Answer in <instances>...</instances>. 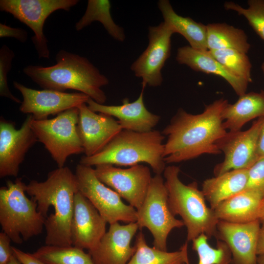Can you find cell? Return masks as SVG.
<instances>
[{
    "instance_id": "1",
    "label": "cell",
    "mask_w": 264,
    "mask_h": 264,
    "mask_svg": "<svg viewBox=\"0 0 264 264\" xmlns=\"http://www.w3.org/2000/svg\"><path fill=\"white\" fill-rule=\"evenodd\" d=\"M228 103L224 98L217 99L197 114L179 108L161 132L167 137L163 153L165 163L185 161L204 154H221L217 143L227 132L222 112Z\"/></svg>"
},
{
    "instance_id": "2",
    "label": "cell",
    "mask_w": 264,
    "mask_h": 264,
    "mask_svg": "<svg viewBox=\"0 0 264 264\" xmlns=\"http://www.w3.org/2000/svg\"><path fill=\"white\" fill-rule=\"evenodd\" d=\"M24 188L45 218V244L72 245L71 223L74 197L78 192L75 174L67 167H58L48 173L45 181L32 180Z\"/></svg>"
},
{
    "instance_id": "3",
    "label": "cell",
    "mask_w": 264,
    "mask_h": 264,
    "mask_svg": "<svg viewBox=\"0 0 264 264\" xmlns=\"http://www.w3.org/2000/svg\"><path fill=\"white\" fill-rule=\"evenodd\" d=\"M50 66L29 65L23 72L44 89L65 92L74 89L96 102L104 104L107 97L101 89L109 80L87 58L61 49Z\"/></svg>"
},
{
    "instance_id": "4",
    "label": "cell",
    "mask_w": 264,
    "mask_h": 264,
    "mask_svg": "<svg viewBox=\"0 0 264 264\" xmlns=\"http://www.w3.org/2000/svg\"><path fill=\"white\" fill-rule=\"evenodd\" d=\"M165 137L157 130L138 132L122 130L101 151L91 156L82 157L79 164L90 167L102 164L132 166L144 162L155 174L161 175L166 168Z\"/></svg>"
},
{
    "instance_id": "5",
    "label": "cell",
    "mask_w": 264,
    "mask_h": 264,
    "mask_svg": "<svg viewBox=\"0 0 264 264\" xmlns=\"http://www.w3.org/2000/svg\"><path fill=\"white\" fill-rule=\"evenodd\" d=\"M180 168L166 167L163 174L168 193V203L172 214L179 215L187 230V242L200 235L216 238L219 220L214 211L207 206L205 198L196 182L187 185L179 178Z\"/></svg>"
},
{
    "instance_id": "6",
    "label": "cell",
    "mask_w": 264,
    "mask_h": 264,
    "mask_svg": "<svg viewBox=\"0 0 264 264\" xmlns=\"http://www.w3.org/2000/svg\"><path fill=\"white\" fill-rule=\"evenodd\" d=\"M21 178L8 180L0 189V224L12 242L21 244L42 233L45 218L37 210V202L25 195Z\"/></svg>"
},
{
    "instance_id": "7",
    "label": "cell",
    "mask_w": 264,
    "mask_h": 264,
    "mask_svg": "<svg viewBox=\"0 0 264 264\" xmlns=\"http://www.w3.org/2000/svg\"><path fill=\"white\" fill-rule=\"evenodd\" d=\"M79 113V109L74 108L53 118L32 121L38 140L44 145L59 168L65 166L69 156L84 152L78 130Z\"/></svg>"
},
{
    "instance_id": "8",
    "label": "cell",
    "mask_w": 264,
    "mask_h": 264,
    "mask_svg": "<svg viewBox=\"0 0 264 264\" xmlns=\"http://www.w3.org/2000/svg\"><path fill=\"white\" fill-rule=\"evenodd\" d=\"M139 229L147 228L154 238V247L167 251V239L172 230L184 226L175 218L168 203V193L161 175L152 177L140 207L136 210Z\"/></svg>"
},
{
    "instance_id": "9",
    "label": "cell",
    "mask_w": 264,
    "mask_h": 264,
    "mask_svg": "<svg viewBox=\"0 0 264 264\" xmlns=\"http://www.w3.org/2000/svg\"><path fill=\"white\" fill-rule=\"evenodd\" d=\"M75 175L78 192L89 201L107 223L136 222V210L124 203L116 192L102 182L92 167L79 164Z\"/></svg>"
},
{
    "instance_id": "10",
    "label": "cell",
    "mask_w": 264,
    "mask_h": 264,
    "mask_svg": "<svg viewBox=\"0 0 264 264\" xmlns=\"http://www.w3.org/2000/svg\"><path fill=\"white\" fill-rule=\"evenodd\" d=\"M78 0H0V10L11 14L33 31L31 40L39 58L49 59L50 51L43 28L46 19L53 12L68 11Z\"/></svg>"
},
{
    "instance_id": "11",
    "label": "cell",
    "mask_w": 264,
    "mask_h": 264,
    "mask_svg": "<svg viewBox=\"0 0 264 264\" xmlns=\"http://www.w3.org/2000/svg\"><path fill=\"white\" fill-rule=\"evenodd\" d=\"M264 122V116L255 121L247 130L227 131L217 142L224 158L215 166V176L231 170L249 169L258 160V138Z\"/></svg>"
},
{
    "instance_id": "12",
    "label": "cell",
    "mask_w": 264,
    "mask_h": 264,
    "mask_svg": "<svg viewBox=\"0 0 264 264\" xmlns=\"http://www.w3.org/2000/svg\"><path fill=\"white\" fill-rule=\"evenodd\" d=\"M148 29V45L132 64L131 69L142 79V86L158 87L163 82L161 70L170 56L171 37L175 33L164 21Z\"/></svg>"
},
{
    "instance_id": "13",
    "label": "cell",
    "mask_w": 264,
    "mask_h": 264,
    "mask_svg": "<svg viewBox=\"0 0 264 264\" xmlns=\"http://www.w3.org/2000/svg\"><path fill=\"white\" fill-rule=\"evenodd\" d=\"M97 177L136 210L141 206L152 176L147 166L137 164L122 169L110 164L95 166Z\"/></svg>"
},
{
    "instance_id": "14",
    "label": "cell",
    "mask_w": 264,
    "mask_h": 264,
    "mask_svg": "<svg viewBox=\"0 0 264 264\" xmlns=\"http://www.w3.org/2000/svg\"><path fill=\"white\" fill-rule=\"evenodd\" d=\"M28 115L21 128L1 117L0 120V177L18 175L19 168L29 149L38 139L32 128L33 120Z\"/></svg>"
},
{
    "instance_id": "15",
    "label": "cell",
    "mask_w": 264,
    "mask_h": 264,
    "mask_svg": "<svg viewBox=\"0 0 264 264\" xmlns=\"http://www.w3.org/2000/svg\"><path fill=\"white\" fill-rule=\"evenodd\" d=\"M13 86L22 94L20 110L32 115L35 120L47 119L68 110L79 108L90 98L82 92L67 93L52 89L36 90L13 81Z\"/></svg>"
},
{
    "instance_id": "16",
    "label": "cell",
    "mask_w": 264,
    "mask_h": 264,
    "mask_svg": "<svg viewBox=\"0 0 264 264\" xmlns=\"http://www.w3.org/2000/svg\"><path fill=\"white\" fill-rule=\"evenodd\" d=\"M78 130L85 156L101 151L123 129L113 117L90 110L86 103L79 108Z\"/></svg>"
},
{
    "instance_id": "17",
    "label": "cell",
    "mask_w": 264,
    "mask_h": 264,
    "mask_svg": "<svg viewBox=\"0 0 264 264\" xmlns=\"http://www.w3.org/2000/svg\"><path fill=\"white\" fill-rule=\"evenodd\" d=\"M107 223L89 201L78 192L74 197L71 223L72 245L88 251L92 250L106 232Z\"/></svg>"
},
{
    "instance_id": "18",
    "label": "cell",
    "mask_w": 264,
    "mask_h": 264,
    "mask_svg": "<svg viewBox=\"0 0 264 264\" xmlns=\"http://www.w3.org/2000/svg\"><path fill=\"white\" fill-rule=\"evenodd\" d=\"M260 224L258 220L243 223L219 220L216 238L229 247L233 264H258L257 245Z\"/></svg>"
},
{
    "instance_id": "19",
    "label": "cell",
    "mask_w": 264,
    "mask_h": 264,
    "mask_svg": "<svg viewBox=\"0 0 264 264\" xmlns=\"http://www.w3.org/2000/svg\"><path fill=\"white\" fill-rule=\"evenodd\" d=\"M138 229L136 222L110 224L97 246L88 251L94 264H126L135 252L131 243Z\"/></svg>"
},
{
    "instance_id": "20",
    "label": "cell",
    "mask_w": 264,
    "mask_h": 264,
    "mask_svg": "<svg viewBox=\"0 0 264 264\" xmlns=\"http://www.w3.org/2000/svg\"><path fill=\"white\" fill-rule=\"evenodd\" d=\"M136 100L130 102L128 98L123 100L120 105H105L99 104L89 98L87 102L88 108L96 112L102 113L116 117L123 130L138 132L153 130L160 117L149 111L144 102V90Z\"/></svg>"
},
{
    "instance_id": "21",
    "label": "cell",
    "mask_w": 264,
    "mask_h": 264,
    "mask_svg": "<svg viewBox=\"0 0 264 264\" xmlns=\"http://www.w3.org/2000/svg\"><path fill=\"white\" fill-rule=\"evenodd\" d=\"M176 60L179 64L186 65L195 71L222 78L239 96L246 92L249 83L231 73L212 56L208 50L196 49L189 45L182 46L177 49Z\"/></svg>"
},
{
    "instance_id": "22",
    "label": "cell",
    "mask_w": 264,
    "mask_h": 264,
    "mask_svg": "<svg viewBox=\"0 0 264 264\" xmlns=\"http://www.w3.org/2000/svg\"><path fill=\"white\" fill-rule=\"evenodd\" d=\"M263 198L256 192L244 190L222 201L213 210L219 220L247 223L258 220V210Z\"/></svg>"
},
{
    "instance_id": "23",
    "label": "cell",
    "mask_w": 264,
    "mask_h": 264,
    "mask_svg": "<svg viewBox=\"0 0 264 264\" xmlns=\"http://www.w3.org/2000/svg\"><path fill=\"white\" fill-rule=\"evenodd\" d=\"M264 116V90L239 96L234 104L228 103L222 112L223 125L227 131L241 130L248 122Z\"/></svg>"
},
{
    "instance_id": "24",
    "label": "cell",
    "mask_w": 264,
    "mask_h": 264,
    "mask_svg": "<svg viewBox=\"0 0 264 264\" xmlns=\"http://www.w3.org/2000/svg\"><path fill=\"white\" fill-rule=\"evenodd\" d=\"M248 169L234 170L205 179L201 191L214 209L222 201L245 189Z\"/></svg>"
},
{
    "instance_id": "25",
    "label": "cell",
    "mask_w": 264,
    "mask_h": 264,
    "mask_svg": "<svg viewBox=\"0 0 264 264\" xmlns=\"http://www.w3.org/2000/svg\"><path fill=\"white\" fill-rule=\"evenodd\" d=\"M157 5L164 22L170 26L175 33L183 36L192 48L208 50L206 25L198 22L190 17L178 15L168 0H159Z\"/></svg>"
},
{
    "instance_id": "26",
    "label": "cell",
    "mask_w": 264,
    "mask_h": 264,
    "mask_svg": "<svg viewBox=\"0 0 264 264\" xmlns=\"http://www.w3.org/2000/svg\"><path fill=\"white\" fill-rule=\"evenodd\" d=\"M135 251L126 264H189L188 242L174 252H168L150 247L143 232L136 237Z\"/></svg>"
},
{
    "instance_id": "27",
    "label": "cell",
    "mask_w": 264,
    "mask_h": 264,
    "mask_svg": "<svg viewBox=\"0 0 264 264\" xmlns=\"http://www.w3.org/2000/svg\"><path fill=\"white\" fill-rule=\"evenodd\" d=\"M208 50L233 49L247 54L250 48L247 36L240 28L225 23L206 25Z\"/></svg>"
},
{
    "instance_id": "28",
    "label": "cell",
    "mask_w": 264,
    "mask_h": 264,
    "mask_svg": "<svg viewBox=\"0 0 264 264\" xmlns=\"http://www.w3.org/2000/svg\"><path fill=\"white\" fill-rule=\"evenodd\" d=\"M110 2L108 0H88L86 11L76 23L75 27L80 31L98 21L101 23L108 34L115 40L124 41L126 36L122 27L115 23L111 17Z\"/></svg>"
},
{
    "instance_id": "29",
    "label": "cell",
    "mask_w": 264,
    "mask_h": 264,
    "mask_svg": "<svg viewBox=\"0 0 264 264\" xmlns=\"http://www.w3.org/2000/svg\"><path fill=\"white\" fill-rule=\"evenodd\" d=\"M46 264H94L89 253L73 245H43L32 253Z\"/></svg>"
},
{
    "instance_id": "30",
    "label": "cell",
    "mask_w": 264,
    "mask_h": 264,
    "mask_svg": "<svg viewBox=\"0 0 264 264\" xmlns=\"http://www.w3.org/2000/svg\"><path fill=\"white\" fill-rule=\"evenodd\" d=\"M212 56L235 76L252 82V65L246 53L233 49L209 50Z\"/></svg>"
},
{
    "instance_id": "31",
    "label": "cell",
    "mask_w": 264,
    "mask_h": 264,
    "mask_svg": "<svg viewBox=\"0 0 264 264\" xmlns=\"http://www.w3.org/2000/svg\"><path fill=\"white\" fill-rule=\"evenodd\" d=\"M208 237L204 234L192 241V248L198 255V264H230L231 253L227 244L218 240L217 248H213L208 242Z\"/></svg>"
},
{
    "instance_id": "32",
    "label": "cell",
    "mask_w": 264,
    "mask_h": 264,
    "mask_svg": "<svg viewBox=\"0 0 264 264\" xmlns=\"http://www.w3.org/2000/svg\"><path fill=\"white\" fill-rule=\"evenodd\" d=\"M248 7L243 8L233 1H226L224 7L227 10L236 12L243 16L256 34L264 41V0H249Z\"/></svg>"
},
{
    "instance_id": "33",
    "label": "cell",
    "mask_w": 264,
    "mask_h": 264,
    "mask_svg": "<svg viewBox=\"0 0 264 264\" xmlns=\"http://www.w3.org/2000/svg\"><path fill=\"white\" fill-rule=\"evenodd\" d=\"M15 53L6 45L0 49V95L12 101L21 104L22 101L11 92L8 85L7 74L12 67V60Z\"/></svg>"
},
{
    "instance_id": "34",
    "label": "cell",
    "mask_w": 264,
    "mask_h": 264,
    "mask_svg": "<svg viewBox=\"0 0 264 264\" xmlns=\"http://www.w3.org/2000/svg\"><path fill=\"white\" fill-rule=\"evenodd\" d=\"M245 190L256 192L264 198V157L258 159L248 169Z\"/></svg>"
},
{
    "instance_id": "35",
    "label": "cell",
    "mask_w": 264,
    "mask_h": 264,
    "mask_svg": "<svg viewBox=\"0 0 264 264\" xmlns=\"http://www.w3.org/2000/svg\"><path fill=\"white\" fill-rule=\"evenodd\" d=\"M0 37L13 38L20 42L24 43L27 40L28 34L27 31L23 28L12 27L0 23Z\"/></svg>"
},
{
    "instance_id": "36",
    "label": "cell",
    "mask_w": 264,
    "mask_h": 264,
    "mask_svg": "<svg viewBox=\"0 0 264 264\" xmlns=\"http://www.w3.org/2000/svg\"><path fill=\"white\" fill-rule=\"evenodd\" d=\"M11 241L4 232L0 233V264H7L13 256Z\"/></svg>"
},
{
    "instance_id": "37",
    "label": "cell",
    "mask_w": 264,
    "mask_h": 264,
    "mask_svg": "<svg viewBox=\"0 0 264 264\" xmlns=\"http://www.w3.org/2000/svg\"><path fill=\"white\" fill-rule=\"evenodd\" d=\"M13 255L21 264H46L35 257L32 253L25 252L12 246Z\"/></svg>"
},
{
    "instance_id": "38",
    "label": "cell",
    "mask_w": 264,
    "mask_h": 264,
    "mask_svg": "<svg viewBox=\"0 0 264 264\" xmlns=\"http://www.w3.org/2000/svg\"><path fill=\"white\" fill-rule=\"evenodd\" d=\"M262 224L258 237L257 245V254L258 256L264 255V223Z\"/></svg>"
},
{
    "instance_id": "39",
    "label": "cell",
    "mask_w": 264,
    "mask_h": 264,
    "mask_svg": "<svg viewBox=\"0 0 264 264\" xmlns=\"http://www.w3.org/2000/svg\"><path fill=\"white\" fill-rule=\"evenodd\" d=\"M257 154L258 159L264 157V122L259 136Z\"/></svg>"
},
{
    "instance_id": "40",
    "label": "cell",
    "mask_w": 264,
    "mask_h": 264,
    "mask_svg": "<svg viewBox=\"0 0 264 264\" xmlns=\"http://www.w3.org/2000/svg\"><path fill=\"white\" fill-rule=\"evenodd\" d=\"M258 219L261 223H264V198L262 199L259 206Z\"/></svg>"
},
{
    "instance_id": "41",
    "label": "cell",
    "mask_w": 264,
    "mask_h": 264,
    "mask_svg": "<svg viewBox=\"0 0 264 264\" xmlns=\"http://www.w3.org/2000/svg\"><path fill=\"white\" fill-rule=\"evenodd\" d=\"M7 264H21L18 261L16 258L13 256L11 257V259Z\"/></svg>"
},
{
    "instance_id": "42",
    "label": "cell",
    "mask_w": 264,
    "mask_h": 264,
    "mask_svg": "<svg viewBox=\"0 0 264 264\" xmlns=\"http://www.w3.org/2000/svg\"><path fill=\"white\" fill-rule=\"evenodd\" d=\"M257 264H264V255L258 256Z\"/></svg>"
},
{
    "instance_id": "43",
    "label": "cell",
    "mask_w": 264,
    "mask_h": 264,
    "mask_svg": "<svg viewBox=\"0 0 264 264\" xmlns=\"http://www.w3.org/2000/svg\"><path fill=\"white\" fill-rule=\"evenodd\" d=\"M262 70L264 77V66H263Z\"/></svg>"
},
{
    "instance_id": "44",
    "label": "cell",
    "mask_w": 264,
    "mask_h": 264,
    "mask_svg": "<svg viewBox=\"0 0 264 264\" xmlns=\"http://www.w3.org/2000/svg\"></svg>"
},
{
    "instance_id": "45",
    "label": "cell",
    "mask_w": 264,
    "mask_h": 264,
    "mask_svg": "<svg viewBox=\"0 0 264 264\" xmlns=\"http://www.w3.org/2000/svg\"></svg>"
}]
</instances>
